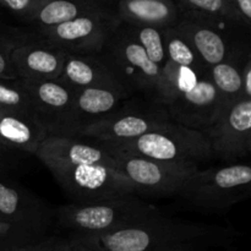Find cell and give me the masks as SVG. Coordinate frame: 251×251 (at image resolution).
Returning a JSON list of instances; mask_svg holds the SVG:
<instances>
[{"label":"cell","instance_id":"e0dca14e","mask_svg":"<svg viewBox=\"0 0 251 251\" xmlns=\"http://www.w3.org/2000/svg\"><path fill=\"white\" fill-rule=\"evenodd\" d=\"M58 80L75 92L91 87H117L129 92L102 54H66Z\"/></svg>","mask_w":251,"mask_h":251},{"label":"cell","instance_id":"3957f363","mask_svg":"<svg viewBox=\"0 0 251 251\" xmlns=\"http://www.w3.org/2000/svg\"><path fill=\"white\" fill-rule=\"evenodd\" d=\"M55 227L77 235H103L158 216L153 205L135 195L92 203H68L53 208Z\"/></svg>","mask_w":251,"mask_h":251},{"label":"cell","instance_id":"30bf717a","mask_svg":"<svg viewBox=\"0 0 251 251\" xmlns=\"http://www.w3.org/2000/svg\"><path fill=\"white\" fill-rule=\"evenodd\" d=\"M114 9L91 12L50 28L34 31L66 54H100L119 25Z\"/></svg>","mask_w":251,"mask_h":251},{"label":"cell","instance_id":"83f0119b","mask_svg":"<svg viewBox=\"0 0 251 251\" xmlns=\"http://www.w3.org/2000/svg\"><path fill=\"white\" fill-rule=\"evenodd\" d=\"M49 0H0V6L25 25Z\"/></svg>","mask_w":251,"mask_h":251},{"label":"cell","instance_id":"836d02e7","mask_svg":"<svg viewBox=\"0 0 251 251\" xmlns=\"http://www.w3.org/2000/svg\"><path fill=\"white\" fill-rule=\"evenodd\" d=\"M114 1H117V0H114Z\"/></svg>","mask_w":251,"mask_h":251},{"label":"cell","instance_id":"7a4b0ae2","mask_svg":"<svg viewBox=\"0 0 251 251\" xmlns=\"http://www.w3.org/2000/svg\"><path fill=\"white\" fill-rule=\"evenodd\" d=\"M0 220L5 235L0 251H12L42 242L55 227L53 208L29 189L0 178Z\"/></svg>","mask_w":251,"mask_h":251},{"label":"cell","instance_id":"ac0fdd59","mask_svg":"<svg viewBox=\"0 0 251 251\" xmlns=\"http://www.w3.org/2000/svg\"><path fill=\"white\" fill-rule=\"evenodd\" d=\"M49 137L46 126L32 110L0 112V142L7 152L34 154Z\"/></svg>","mask_w":251,"mask_h":251},{"label":"cell","instance_id":"2e32d148","mask_svg":"<svg viewBox=\"0 0 251 251\" xmlns=\"http://www.w3.org/2000/svg\"><path fill=\"white\" fill-rule=\"evenodd\" d=\"M132 97L125 90L117 87H91L76 92L71 107L66 136L75 137L80 129L104 119Z\"/></svg>","mask_w":251,"mask_h":251},{"label":"cell","instance_id":"cb8c5ba5","mask_svg":"<svg viewBox=\"0 0 251 251\" xmlns=\"http://www.w3.org/2000/svg\"><path fill=\"white\" fill-rule=\"evenodd\" d=\"M127 27L135 39L142 47L150 60L162 70L167 61V28L164 29L152 26H134V25H127Z\"/></svg>","mask_w":251,"mask_h":251},{"label":"cell","instance_id":"d6a6232c","mask_svg":"<svg viewBox=\"0 0 251 251\" xmlns=\"http://www.w3.org/2000/svg\"><path fill=\"white\" fill-rule=\"evenodd\" d=\"M2 162H4V161H2V159H1V158H0V164H1V163H2Z\"/></svg>","mask_w":251,"mask_h":251},{"label":"cell","instance_id":"5bb4252c","mask_svg":"<svg viewBox=\"0 0 251 251\" xmlns=\"http://www.w3.org/2000/svg\"><path fill=\"white\" fill-rule=\"evenodd\" d=\"M66 53L31 28H20V38L12 49L11 60L19 78L27 81L56 80Z\"/></svg>","mask_w":251,"mask_h":251},{"label":"cell","instance_id":"8992f818","mask_svg":"<svg viewBox=\"0 0 251 251\" xmlns=\"http://www.w3.org/2000/svg\"><path fill=\"white\" fill-rule=\"evenodd\" d=\"M100 54L107 59L132 96L161 103L159 82L162 70L150 60L127 25L122 22L118 25Z\"/></svg>","mask_w":251,"mask_h":251},{"label":"cell","instance_id":"603a6c76","mask_svg":"<svg viewBox=\"0 0 251 251\" xmlns=\"http://www.w3.org/2000/svg\"><path fill=\"white\" fill-rule=\"evenodd\" d=\"M167 59L184 69L193 71L198 77L207 76L208 69L200 60L188 42L178 33L174 27L166 29Z\"/></svg>","mask_w":251,"mask_h":251},{"label":"cell","instance_id":"d4e9b609","mask_svg":"<svg viewBox=\"0 0 251 251\" xmlns=\"http://www.w3.org/2000/svg\"><path fill=\"white\" fill-rule=\"evenodd\" d=\"M32 110L25 83L21 78H0V112H27Z\"/></svg>","mask_w":251,"mask_h":251},{"label":"cell","instance_id":"5b68a950","mask_svg":"<svg viewBox=\"0 0 251 251\" xmlns=\"http://www.w3.org/2000/svg\"><path fill=\"white\" fill-rule=\"evenodd\" d=\"M251 167L228 163L198 171L184 183L176 198L194 207L225 210L250 196Z\"/></svg>","mask_w":251,"mask_h":251},{"label":"cell","instance_id":"f1b7e54d","mask_svg":"<svg viewBox=\"0 0 251 251\" xmlns=\"http://www.w3.org/2000/svg\"><path fill=\"white\" fill-rule=\"evenodd\" d=\"M243 24L248 29L251 28V0H229Z\"/></svg>","mask_w":251,"mask_h":251},{"label":"cell","instance_id":"9a60e30c","mask_svg":"<svg viewBox=\"0 0 251 251\" xmlns=\"http://www.w3.org/2000/svg\"><path fill=\"white\" fill-rule=\"evenodd\" d=\"M22 81L28 93L32 112L46 126L49 136H66L75 91L58 78Z\"/></svg>","mask_w":251,"mask_h":251},{"label":"cell","instance_id":"1f68e13d","mask_svg":"<svg viewBox=\"0 0 251 251\" xmlns=\"http://www.w3.org/2000/svg\"><path fill=\"white\" fill-rule=\"evenodd\" d=\"M5 235V226L2 225L1 220H0V242H1V239L4 238Z\"/></svg>","mask_w":251,"mask_h":251},{"label":"cell","instance_id":"7402d4cb","mask_svg":"<svg viewBox=\"0 0 251 251\" xmlns=\"http://www.w3.org/2000/svg\"><path fill=\"white\" fill-rule=\"evenodd\" d=\"M180 12L198 15L249 32L229 0H174Z\"/></svg>","mask_w":251,"mask_h":251},{"label":"cell","instance_id":"6da1fadb","mask_svg":"<svg viewBox=\"0 0 251 251\" xmlns=\"http://www.w3.org/2000/svg\"><path fill=\"white\" fill-rule=\"evenodd\" d=\"M77 235V234H76ZM234 233L222 226L156 217L103 235H80L93 251H203L223 245Z\"/></svg>","mask_w":251,"mask_h":251},{"label":"cell","instance_id":"f546056e","mask_svg":"<svg viewBox=\"0 0 251 251\" xmlns=\"http://www.w3.org/2000/svg\"><path fill=\"white\" fill-rule=\"evenodd\" d=\"M242 88L245 97L251 98V58L248 59L243 69Z\"/></svg>","mask_w":251,"mask_h":251},{"label":"cell","instance_id":"9c48e42d","mask_svg":"<svg viewBox=\"0 0 251 251\" xmlns=\"http://www.w3.org/2000/svg\"><path fill=\"white\" fill-rule=\"evenodd\" d=\"M107 150L114 157L117 171L131 184L135 195L140 194L151 198L176 196L184 183L200 169L196 164L154 161Z\"/></svg>","mask_w":251,"mask_h":251},{"label":"cell","instance_id":"d6986e66","mask_svg":"<svg viewBox=\"0 0 251 251\" xmlns=\"http://www.w3.org/2000/svg\"><path fill=\"white\" fill-rule=\"evenodd\" d=\"M114 12L122 24L164 29L180 20V10L174 0H117Z\"/></svg>","mask_w":251,"mask_h":251},{"label":"cell","instance_id":"7c38bea8","mask_svg":"<svg viewBox=\"0 0 251 251\" xmlns=\"http://www.w3.org/2000/svg\"><path fill=\"white\" fill-rule=\"evenodd\" d=\"M213 158L233 163L251 152V98L230 104L215 124L203 130Z\"/></svg>","mask_w":251,"mask_h":251},{"label":"cell","instance_id":"277c9868","mask_svg":"<svg viewBox=\"0 0 251 251\" xmlns=\"http://www.w3.org/2000/svg\"><path fill=\"white\" fill-rule=\"evenodd\" d=\"M97 142L109 150L161 162L199 166L213 158L208 140L202 131L188 129L171 120L136 139Z\"/></svg>","mask_w":251,"mask_h":251},{"label":"cell","instance_id":"52a82bcc","mask_svg":"<svg viewBox=\"0 0 251 251\" xmlns=\"http://www.w3.org/2000/svg\"><path fill=\"white\" fill-rule=\"evenodd\" d=\"M43 164L74 203H92L135 195L129 180L114 168L90 163Z\"/></svg>","mask_w":251,"mask_h":251},{"label":"cell","instance_id":"44dd1931","mask_svg":"<svg viewBox=\"0 0 251 251\" xmlns=\"http://www.w3.org/2000/svg\"><path fill=\"white\" fill-rule=\"evenodd\" d=\"M249 58H251L250 43L247 38L240 41L222 63L208 69V78L229 105L240 98H248L243 93L242 75Z\"/></svg>","mask_w":251,"mask_h":251},{"label":"cell","instance_id":"ffe728a7","mask_svg":"<svg viewBox=\"0 0 251 251\" xmlns=\"http://www.w3.org/2000/svg\"><path fill=\"white\" fill-rule=\"evenodd\" d=\"M114 0H49L26 24L34 31L50 28L76 17L114 9Z\"/></svg>","mask_w":251,"mask_h":251},{"label":"cell","instance_id":"4fadbf2b","mask_svg":"<svg viewBox=\"0 0 251 251\" xmlns=\"http://www.w3.org/2000/svg\"><path fill=\"white\" fill-rule=\"evenodd\" d=\"M228 107L208 76L196 80L166 105L171 122L198 131L215 124Z\"/></svg>","mask_w":251,"mask_h":251},{"label":"cell","instance_id":"484cf974","mask_svg":"<svg viewBox=\"0 0 251 251\" xmlns=\"http://www.w3.org/2000/svg\"><path fill=\"white\" fill-rule=\"evenodd\" d=\"M20 38L19 27L0 25V78L16 80L19 78L11 60L12 49Z\"/></svg>","mask_w":251,"mask_h":251},{"label":"cell","instance_id":"4316f807","mask_svg":"<svg viewBox=\"0 0 251 251\" xmlns=\"http://www.w3.org/2000/svg\"><path fill=\"white\" fill-rule=\"evenodd\" d=\"M12 251H93L88 248L82 240L80 235L69 233L66 237H60V235H49L42 242L36 243L29 247L21 248V249L12 250Z\"/></svg>","mask_w":251,"mask_h":251},{"label":"cell","instance_id":"4dcf8cb0","mask_svg":"<svg viewBox=\"0 0 251 251\" xmlns=\"http://www.w3.org/2000/svg\"><path fill=\"white\" fill-rule=\"evenodd\" d=\"M10 152H7L6 150L4 149V147H2V145H1V142H0V158L2 159V161H4L5 159V156H6V154H9Z\"/></svg>","mask_w":251,"mask_h":251},{"label":"cell","instance_id":"ba28073f","mask_svg":"<svg viewBox=\"0 0 251 251\" xmlns=\"http://www.w3.org/2000/svg\"><path fill=\"white\" fill-rule=\"evenodd\" d=\"M167 122H169V117L166 105L132 96L104 119L78 130L75 137L97 141H125L153 131Z\"/></svg>","mask_w":251,"mask_h":251},{"label":"cell","instance_id":"8fae6325","mask_svg":"<svg viewBox=\"0 0 251 251\" xmlns=\"http://www.w3.org/2000/svg\"><path fill=\"white\" fill-rule=\"evenodd\" d=\"M207 69L222 63L243 41L242 29L198 15L180 12L174 26Z\"/></svg>","mask_w":251,"mask_h":251}]
</instances>
